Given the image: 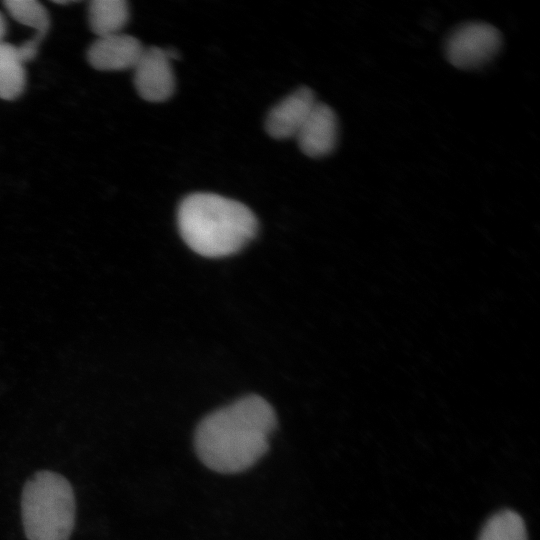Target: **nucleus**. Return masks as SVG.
Here are the masks:
<instances>
[{
    "mask_svg": "<svg viewBox=\"0 0 540 540\" xmlns=\"http://www.w3.org/2000/svg\"><path fill=\"white\" fill-rule=\"evenodd\" d=\"M501 44V34L494 26L469 22L460 25L449 35L445 54L453 66L470 70L489 62L498 53Z\"/></svg>",
    "mask_w": 540,
    "mask_h": 540,
    "instance_id": "4",
    "label": "nucleus"
},
{
    "mask_svg": "<svg viewBox=\"0 0 540 540\" xmlns=\"http://www.w3.org/2000/svg\"><path fill=\"white\" fill-rule=\"evenodd\" d=\"M144 47L141 42L124 33L98 37L87 49L88 63L99 71L133 69Z\"/></svg>",
    "mask_w": 540,
    "mask_h": 540,
    "instance_id": "6",
    "label": "nucleus"
},
{
    "mask_svg": "<svg viewBox=\"0 0 540 540\" xmlns=\"http://www.w3.org/2000/svg\"><path fill=\"white\" fill-rule=\"evenodd\" d=\"M6 34V21L0 12V43L3 42V38Z\"/></svg>",
    "mask_w": 540,
    "mask_h": 540,
    "instance_id": "13",
    "label": "nucleus"
},
{
    "mask_svg": "<svg viewBox=\"0 0 540 540\" xmlns=\"http://www.w3.org/2000/svg\"><path fill=\"white\" fill-rule=\"evenodd\" d=\"M24 61L17 46L0 43V98L12 101L20 97L26 87Z\"/></svg>",
    "mask_w": 540,
    "mask_h": 540,
    "instance_id": "10",
    "label": "nucleus"
},
{
    "mask_svg": "<svg viewBox=\"0 0 540 540\" xmlns=\"http://www.w3.org/2000/svg\"><path fill=\"white\" fill-rule=\"evenodd\" d=\"M133 70L135 89L144 100L162 102L173 94L175 79L163 49L144 48Z\"/></svg>",
    "mask_w": 540,
    "mask_h": 540,
    "instance_id": "5",
    "label": "nucleus"
},
{
    "mask_svg": "<svg viewBox=\"0 0 540 540\" xmlns=\"http://www.w3.org/2000/svg\"><path fill=\"white\" fill-rule=\"evenodd\" d=\"M276 427L273 407L259 395H247L199 422L194 434L195 452L215 472L240 473L266 454Z\"/></svg>",
    "mask_w": 540,
    "mask_h": 540,
    "instance_id": "1",
    "label": "nucleus"
},
{
    "mask_svg": "<svg viewBox=\"0 0 540 540\" xmlns=\"http://www.w3.org/2000/svg\"><path fill=\"white\" fill-rule=\"evenodd\" d=\"M478 540H527V531L518 513L503 510L488 519Z\"/></svg>",
    "mask_w": 540,
    "mask_h": 540,
    "instance_id": "11",
    "label": "nucleus"
},
{
    "mask_svg": "<svg viewBox=\"0 0 540 540\" xmlns=\"http://www.w3.org/2000/svg\"><path fill=\"white\" fill-rule=\"evenodd\" d=\"M300 149L309 157L330 154L338 139V121L334 111L317 102L295 136Z\"/></svg>",
    "mask_w": 540,
    "mask_h": 540,
    "instance_id": "7",
    "label": "nucleus"
},
{
    "mask_svg": "<svg viewBox=\"0 0 540 540\" xmlns=\"http://www.w3.org/2000/svg\"><path fill=\"white\" fill-rule=\"evenodd\" d=\"M5 9L17 22L36 30L34 38L42 41L50 27L46 8L36 0H6Z\"/></svg>",
    "mask_w": 540,
    "mask_h": 540,
    "instance_id": "12",
    "label": "nucleus"
},
{
    "mask_svg": "<svg viewBox=\"0 0 540 540\" xmlns=\"http://www.w3.org/2000/svg\"><path fill=\"white\" fill-rule=\"evenodd\" d=\"M181 237L196 253L210 258L232 255L254 238L258 222L244 204L212 193H194L179 205Z\"/></svg>",
    "mask_w": 540,
    "mask_h": 540,
    "instance_id": "2",
    "label": "nucleus"
},
{
    "mask_svg": "<svg viewBox=\"0 0 540 540\" xmlns=\"http://www.w3.org/2000/svg\"><path fill=\"white\" fill-rule=\"evenodd\" d=\"M125 0H92L88 7V23L98 37L121 33L129 20Z\"/></svg>",
    "mask_w": 540,
    "mask_h": 540,
    "instance_id": "9",
    "label": "nucleus"
},
{
    "mask_svg": "<svg viewBox=\"0 0 540 540\" xmlns=\"http://www.w3.org/2000/svg\"><path fill=\"white\" fill-rule=\"evenodd\" d=\"M317 103L307 87L297 89L274 106L266 119V130L276 139L295 137Z\"/></svg>",
    "mask_w": 540,
    "mask_h": 540,
    "instance_id": "8",
    "label": "nucleus"
},
{
    "mask_svg": "<svg viewBox=\"0 0 540 540\" xmlns=\"http://www.w3.org/2000/svg\"><path fill=\"white\" fill-rule=\"evenodd\" d=\"M21 516L28 540H69L76 517L72 485L54 471L35 472L23 486Z\"/></svg>",
    "mask_w": 540,
    "mask_h": 540,
    "instance_id": "3",
    "label": "nucleus"
}]
</instances>
